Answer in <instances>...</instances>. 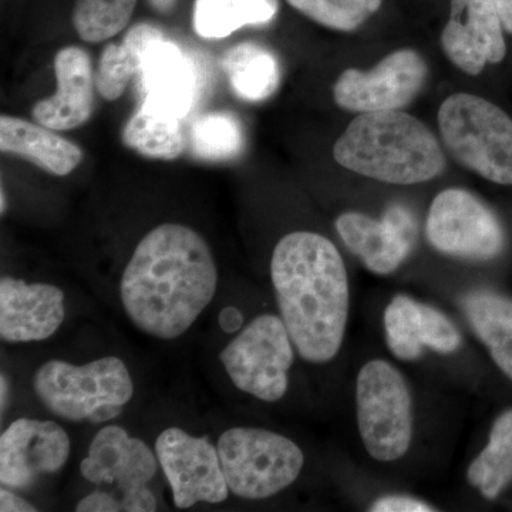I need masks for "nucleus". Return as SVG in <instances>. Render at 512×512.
Listing matches in <instances>:
<instances>
[{
	"label": "nucleus",
	"instance_id": "obj_1",
	"mask_svg": "<svg viewBox=\"0 0 512 512\" xmlns=\"http://www.w3.org/2000/svg\"><path fill=\"white\" fill-rule=\"evenodd\" d=\"M220 271L207 239L197 229L164 222L131 252L119 282V299L131 325L148 336L180 339L210 308Z\"/></svg>",
	"mask_w": 512,
	"mask_h": 512
},
{
	"label": "nucleus",
	"instance_id": "obj_2",
	"mask_svg": "<svg viewBox=\"0 0 512 512\" xmlns=\"http://www.w3.org/2000/svg\"><path fill=\"white\" fill-rule=\"evenodd\" d=\"M271 281L296 353L313 365L335 359L345 340L350 301L338 248L318 232H291L272 252Z\"/></svg>",
	"mask_w": 512,
	"mask_h": 512
},
{
	"label": "nucleus",
	"instance_id": "obj_3",
	"mask_svg": "<svg viewBox=\"0 0 512 512\" xmlns=\"http://www.w3.org/2000/svg\"><path fill=\"white\" fill-rule=\"evenodd\" d=\"M336 163L382 183H426L443 173L446 157L426 124L403 111L356 117L336 141Z\"/></svg>",
	"mask_w": 512,
	"mask_h": 512
},
{
	"label": "nucleus",
	"instance_id": "obj_4",
	"mask_svg": "<svg viewBox=\"0 0 512 512\" xmlns=\"http://www.w3.org/2000/svg\"><path fill=\"white\" fill-rule=\"evenodd\" d=\"M32 387L47 412L67 423H111L136 393L130 369L119 356H101L82 365L47 360L37 367Z\"/></svg>",
	"mask_w": 512,
	"mask_h": 512
},
{
	"label": "nucleus",
	"instance_id": "obj_5",
	"mask_svg": "<svg viewBox=\"0 0 512 512\" xmlns=\"http://www.w3.org/2000/svg\"><path fill=\"white\" fill-rule=\"evenodd\" d=\"M439 128L458 164L500 185H512V119L491 101L474 94L447 97Z\"/></svg>",
	"mask_w": 512,
	"mask_h": 512
},
{
	"label": "nucleus",
	"instance_id": "obj_6",
	"mask_svg": "<svg viewBox=\"0 0 512 512\" xmlns=\"http://www.w3.org/2000/svg\"><path fill=\"white\" fill-rule=\"evenodd\" d=\"M215 444L229 493L241 500H266L282 493L305 466V454L295 441L262 427H229Z\"/></svg>",
	"mask_w": 512,
	"mask_h": 512
},
{
	"label": "nucleus",
	"instance_id": "obj_7",
	"mask_svg": "<svg viewBox=\"0 0 512 512\" xmlns=\"http://www.w3.org/2000/svg\"><path fill=\"white\" fill-rule=\"evenodd\" d=\"M295 353L281 316L262 313L229 340L220 362L239 392L259 402L276 403L288 393Z\"/></svg>",
	"mask_w": 512,
	"mask_h": 512
},
{
	"label": "nucleus",
	"instance_id": "obj_8",
	"mask_svg": "<svg viewBox=\"0 0 512 512\" xmlns=\"http://www.w3.org/2000/svg\"><path fill=\"white\" fill-rule=\"evenodd\" d=\"M357 427L377 461L399 460L413 439V400L406 379L386 360H370L356 380Z\"/></svg>",
	"mask_w": 512,
	"mask_h": 512
},
{
	"label": "nucleus",
	"instance_id": "obj_9",
	"mask_svg": "<svg viewBox=\"0 0 512 512\" xmlns=\"http://www.w3.org/2000/svg\"><path fill=\"white\" fill-rule=\"evenodd\" d=\"M158 463L178 510L198 504L218 505L228 500L217 444L178 426L167 427L154 444Z\"/></svg>",
	"mask_w": 512,
	"mask_h": 512
},
{
	"label": "nucleus",
	"instance_id": "obj_10",
	"mask_svg": "<svg viewBox=\"0 0 512 512\" xmlns=\"http://www.w3.org/2000/svg\"><path fill=\"white\" fill-rule=\"evenodd\" d=\"M426 235L441 254L470 261H490L504 248V231L494 212L461 188L441 191L431 202Z\"/></svg>",
	"mask_w": 512,
	"mask_h": 512
},
{
	"label": "nucleus",
	"instance_id": "obj_11",
	"mask_svg": "<svg viewBox=\"0 0 512 512\" xmlns=\"http://www.w3.org/2000/svg\"><path fill=\"white\" fill-rule=\"evenodd\" d=\"M427 76L429 67L419 53L397 50L367 72L345 70L333 86V99L353 113L402 110L419 96Z\"/></svg>",
	"mask_w": 512,
	"mask_h": 512
},
{
	"label": "nucleus",
	"instance_id": "obj_12",
	"mask_svg": "<svg viewBox=\"0 0 512 512\" xmlns=\"http://www.w3.org/2000/svg\"><path fill=\"white\" fill-rule=\"evenodd\" d=\"M72 440L55 420L19 417L0 434V484L28 491L69 463Z\"/></svg>",
	"mask_w": 512,
	"mask_h": 512
},
{
	"label": "nucleus",
	"instance_id": "obj_13",
	"mask_svg": "<svg viewBox=\"0 0 512 512\" xmlns=\"http://www.w3.org/2000/svg\"><path fill=\"white\" fill-rule=\"evenodd\" d=\"M160 470L156 451L116 423L97 430L80 463V474L87 483L113 487L119 498L136 488L150 487Z\"/></svg>",
	"mask_w": 512,
	"mask_h": 512
},
{
	"label": "nucleus",
	"instance_id": "obj_14",
	"mask_svg": "<svg viewBox=\"0 0 512 512\" xmlns=\"http://www.w3.org/2000/svg\"><path fill=\"white\" fill-rule=\"evenodd\" d=\"M66 319V293L47 282L15 276L0 279V339L8 345L43 342L55 336Z\"/></svg>",
	"mask_w": 512,
	"mask_h": 512
},
{
	"label": "nucleus",
	"instance_id": "obj_15",
	"mask_svg": "<svg viewBox=\"0 0 512 512\" xmlns=\"http://www.w3.org/2000/svg\"><path fill=\"white\" fill-rule=\"evenodd\" d=\"M503 22L494 0H451L441 46L450 62L470 76L507 55Z\"/></svg>",
	"mask_w": 512,
	"mask_h": 512
},
{
	"label": "nucleus",
	"instance_id": "obj_16",
	"mask_svg": "<svg viewBox=\"0 0 512 512\" xmlns=\"http://www.w3.org/2000/svg\"><path fill=\"white\" fill-rule=\"evenodd\" d=\"M53 69L56 92L35 103L33 120L55 131L82 127L92 117L96 100L92 57L82 47H63L53 60Z\"/></svg>",
	"mask_w": 512,
	"mask_h": 512
},
{
	"label": "nucleus",
	"instance_id": "obj_17",
	"mask_svg": "<svg viewBox=\"0 0 512 512\" xmlns=\"http://www.w3.org/2000/svg\"><path fill=\"white\" fill-rule=\"evenodd\" d=\"M143 101L184 119L197 96L194 64L177 43L167 37L154 40L144 52L137 74Z\"/></svg>",
	"mask_w": 512,
	"mask_h": 512
},
{
	"label": "nucleus",
	"instance_id": "obj_18",
	"mask_svg": "<svg viewBox=\"0 0 512 512\" xmlns=\"http://www.w3.org/2000/svg\"><path fill=\"white\" fill-rule=\"evenodd\" d=\"M0 150L37 165L46 173L66 177L83 161V150L39 123L3 114L0 117Z\"/></svg>",
	"mask_w": 512,
	"mask_h": 512
},
{
	"label": "nucleus",
	"instance_id": "obj_19",
	"mask_svg": "<svg viewBox=\"0 0 512 512\" xmlns=\"http://www.w3.org/2000/svg\"><path fill=\"white\" fill-rule=\"evenodd\" d=\"M335 227L346 248L376 275L392 274L413 249L412 242L384 218L376 220L362 212H343L336 218Z\"/></svg>",
	"mask_w": 512,
	"mask_h": 512
},
{
	"label": "nucleus",
	"instance_id": "obj_20",
	"mask_svg": "<svg viewBox=\"0 0 512 512\" xmlns=\"http://www.w3.org/2000/svg\"><path fill=\"white\" fill-rule=\"evenodd\" d=\"M121 141L140 156L156 160H177L188 148L183 119L141 101L136 113L121 131Z\"/></svg>",
	"mask_w": 512,
	"mask_h": 512
},
{
	"label": "nucleus",
	"instance_id": "obj_21",
	"mask_svg": "<svg viewBox=\"0 0 512 512\" xmlns=\"http://www.w3.org/2000/svg\"><path fill=\"white\" fill-rule=\"evenodd\" d=\"M466 318L495 365L512 380V299L491 291L468 293Z\"/></svg>",
	"mask_w": 512,
	"mask_h": 512
},
{
	"label": "nucleus",
	"instance_id": "obj_22",
	"mask_svg": "<svg viewBox=\"0 0 512 512\" xmlns=\"http://www.w3.org/2000/svg\"><path fill=\"white\" fill-rule=\"evenodd\" d=\"M164 32L150 23H138L128 29L120 43L104 47L96 69L97 93L107 101H116L126 92L131 79L140 72L144 52Z\"/></svg>",
	"mask_w": 512,
	"mask_h": 512
},
{
	"label": "nucleus",
	"instance_id": "obj_23",
	"mask_svg": "<svg viewBox=\"0 0 512 512\" xmlns=\"http://www.w3.org/2000/svg\"><path fill=\"white\" fill-rule=\"evenodd\" d=\"M229 86L242 100L264 101L274 96L281 84V64L268 47L254 42L232 46L222 57Z\"/></svg>",
	"mask_w": 512,
	"mask_h": 512
},
{
	"label": "nucleus",
	"instance_id": "obj_24",
	"mask_svg": "<svg viewBox=\"0 0 512 512\" xmlns=\"http://www.w3.org/2000/svg\"><path fill=\"white\" fill-rule=\"evenodd\" d=\"M278 10V0H195L192 25L202 39H227L247 26L268 25Z\"/></svg>",
	"mask_w": 512,
	"mask_h": 512
},
{
	"label": "nucleus",
	"instance_id": "obj_25",
	"mask_svg": "<svg viewBox=\"0 0 512 512\" xmlns=\"http://www.w3.org/2000/svg\"><path fill=\"white\" fill-rule=\"evenodd\" d=\"M467 480L485 500H497L512 481V410L501 414L487 446L470 464Z\"/></svg>",
	"mask_w": 512,
	"mask_h": 512
},
{
	"label": "nucleus",
	"instance_id": "obj_26",
	"mask_svg": "<svg viewBox=\"0 0 512 512\" xmlns=\"http://www.w3.org/2000/svg\"><path fill=\"white\" fill-rule=\"evenodd\" d=\"M245 133L241 121L228 111L201 114L188 133L192 156L210 163L234 160L244 151Z\"/></svg>",
	"mask_w": 512,
	"mask_h": 512
},
{
	"label": "nucleus",
	"instance_id": "obj_27",
	"mask_svg": "<svg viewBox=\"0 0 512 512\" xmlns=\"http://www.w3.org/2000/svg\"><path fill=\"white\" fill-rule=\"evenodd\" d=\"M137 0H74L73 28L87 43H100L127 28Z\"/></svg>",
	"mask_w": 512,
	"mask_h": 512
},
{
	"label": "nucleus",
	"instance_id": "obj_28",
	"mask_svg": "<svg viewBox=\"0 0 512 512\" xmlns=\"http://www.w3.org/2000/svg\"><path fill=\"white\" fill-rule=\"evenodd\" d=\"M383 323L390 352L404 362L419 359L426 349L423 343L421 302L406 295H397L387 305Z\"/></svg>",
	"mask_w": 512,
	"mask_h": 512
},
{
	"label": "nucleus",
	"instance_id": "obj_29",
	"mask_svg": "<svg viewBox=\"0 0 512 512\" xmlns=\"http://www.w3.org/2000/svg\"><path fill=\"white\" fill-rule=\"evenodd\" d=\"M292 8L325 28L352 32L382 6V0H286Z\"/></svg>",
	"mask_w": 512,
	"mask_h": 512
},
{
	"label": "nucleus",
	"instance_id": "obj_30",
	"mask_svg": "<svg viewBox=\"0 0 512 512\" xmlns=\"http://www.w3.org/2000/svg\"><path fill=\"white\" fill-rule=\"evenodd\" d=\"M421 318H423L424 348L443 353V355H450L460 349V332L443 312L437 311L426 303H421Z\"/></svg>",
	"mask_w": 512,
	"mask_h": 512
},
{
	"label": "nucleus",
	"instance_id": "obj_31",
	"mask_svg": "<svg viewBox=\"0 0 512 512\" xmlns=\"http://www.w3.org/2000/svg\"><path fill=\"white\" fill-rule=\"evenodd\" d=\"M372 512H430L436 511L431 505L409 495H386L369 508Z\"/></svg>",
	"mask_w": 512,
	"mask_h": 512
},
{
	"label": "nucleus",
	"instance_id": "obj_32",
	"mask_svg": "<svg viewBox=\"0 0 512 512\" xmlns=\"http://www.w3.org/2000/svg\"><path fill=\"white\" fill-rule=\"evenodd\" d=\"M74 510L77 512H120L123 511V504H121L119 495L99 488V490L84 495Z\"/></svg>",
	"mask_w": 512,
	"mask_h": 512
},
{
	"label": "nucleus",
	"instance_id": "obj_33",
	"mask_svg": "<svg viewBox=\"0 0 512 512\" xmlns=\"http://www.w3.org/2000/svg\"><path fill=\"white\" fill-rule=\"evenodd\" d=\"M123 511L126 512H150L157 510V498L150 487L136 488L121 495Z\"/></svg>",
	"mask_w": 512,
	"mask_h": 512
},
{
	"label": "nucleus",
	"instance_id": "obj_34",
	"mask_svg": "<svg viewBox=\"0 0 512 512\" xmlns=\"http://www.w3.org/2000/svg\"><path fill=\"white\" fill-rule=\"evenodd\" d=\"M0 511L2 512H35L39 508L29 500L10 488H0Z\"/></svg>",
	"mask_w": 512,
	"mask_h": 512
},
{
	"label": "nucleus",
	"instance_id": "obj_35",
	"mask_svg": "<svg viewBox=\"0 0 512 512\" xmlns=\"http://www.w3.org/2000/svg\"><path fill=\"white\" fill-rule=\"evenodd\" d=\"M504 29L512 35V0H494Z\"/></svg>",
	"mask_w": 512,
	"mask_h": 512
},
{
	"label": "nucleus",
	"instance_id": "obj_36",
	"mask_svg": "<svg viewBox=\"0 0 512 512\" xmlns=\"http://www.w3.org/2000/svg\"><path fill=\"white\" fill-rule=\"evenodd\" d=\"M242 315L237 311V309L228 308L227 311L224 312V316L221 318L222 326L225 329L234 330V325H241Z\"/></svg>",
	"mask_w": 512,
	"mask_h": 512
},
{
	"label": "nucleus",
	"instance_id": "obj_37",
	"mask_svg": "<svg viewBox=\"0 0 512 512\" xmlns=\"http://www.w3.org/2000/svg\"><path fill=\"white\" fill-rule=\"evenodd\" d=\"M148 5L151 6L160 15H170L173 12L178 0H147Z\"/></svg>",
	"mask_w": 512,
	"mask_h": 512
},
{
	"label": "nucleus",
	"instance_id": "obj_38",
	"mask_svg": "<svg viewBox=\"0 0 512 512\" xmlns=\"http://www.w3.org/2000/svg\"><path fill=\"white\" fill-rule=\"evenodd\" d=\"M0 407H2V414H5L6 406H8L9 399V380L5 373L0 377Z\"/></svg>",
	"mask_w": 512,
	"mask_h": 512
},
{
	"label": "nucleus",
	"instance_id": "obj_39",
	"mask_svg": "<svg viewBox=\"0 0 512 512\" xmlns=\"http://www.w3.org/2000/svg\"><path fill=\"white\" fill-rule=\"evenodd\" d=\"M0 201H2V207H0V212L2 215H5V212L8 211V197L5 194V188L2 187V195H0Z\"/></svg>",
	"mask_w": 512,
	"mask_h": 512
}]
</instances>
